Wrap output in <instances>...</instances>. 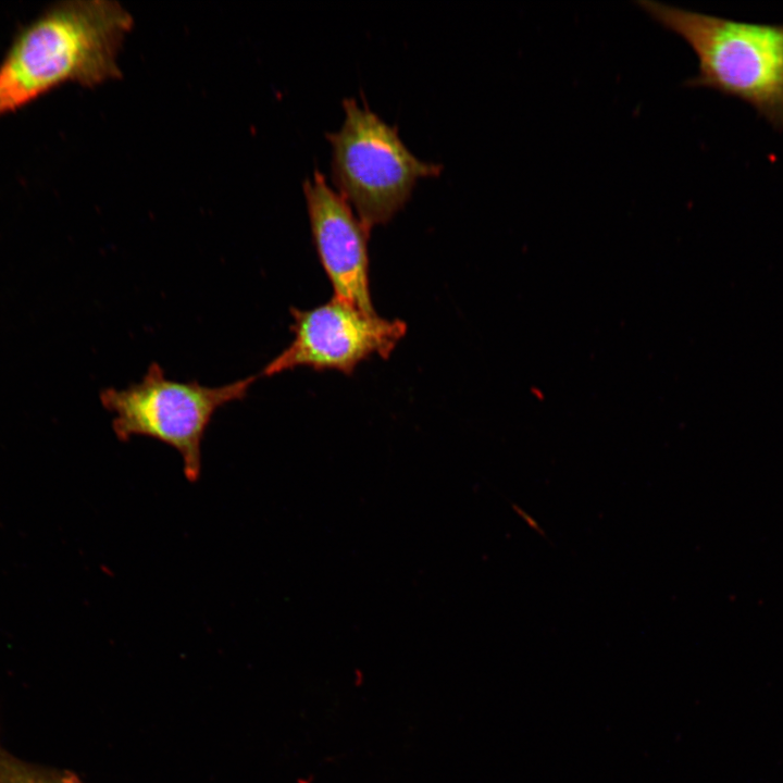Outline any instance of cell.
<instances>
[{
    "label": "cell",
    "instance_id": "5b68a950",
    "mask_svg": "<svg viewBox=\"0 0 783 783\" xmlns=\"http://www.w3.org/2000/svg\"><path fill=\"white\" fill-rule=\"evenodd\" d=\"M291 343L258 374L269 377L299 366L351 375L363 360L390 356L407 325L366 313L333 296L310 310L290 308Z\"/></svg>",
    "mask_w": 783,
    "mask_h": 783
},
{
    "label": "cell",
    "instance_id": "52a82bcc",
    "mask_svg": "<svg viewBox=\"0 0 783 783\" xmlns=\"http://www.w3.org/2000/svg\"><path fill=\"white\" fill-rule=\"evenodd\" d=\"M0 783H69L60 775L29 765L0 749Z\"/></svg>",
    "mask_w": 783,
    "mask_h": 783
},
{
    "label": "cell",
    "instance_id": "7a4b0ae2",
    "mask_svg": "<svg viewBox=\"0 0 783 783\" xmlns=\"http://www.w3.org/2000/svg\"><path fill=\"white\" fill-rule=\"evenodd\" d=\"M636 4L697 57L698 73L685 86L737 98L783 130V24L729 20L657 1Z\"/></svg>",
    "mask_w": 783,
    "mask_h": 783
},
{
    "label": "cell",
    "instance_id": "6da1fadb",
    "mask_svg": "<svg viewBox=\"0 0 783 783\" xmlns=\"http://www.w3.org/2000/svg\"><path fill=\"white\" fill-rule=\"evenodd\" d=\"M133 25L112 0L46 8L17 30L0 62V117L66 83L94 88L120 78L117 57Z\"/></svg>",
    "mask_w": 783,
    "mask_h": 783
},
{
    "label": "cell",
    "instance_id": "277c9868",
    "mask_svg": "<svg viewBox=\"0 0 783 783\" xmlns=\"http://www.w3.org/2000/svg\"><path fill=\"white\" fill-rule=\"evenodd\" d=\"M258 374L221 386L170 380L158 362L142 378L125 388L101 391L103 407L113 414L112 428L121 442L135 436L157 439L174 448L185 476L196 481L201 471V446L214 413L246 398Z\"/></svg>",
    "mask_w": 783,
    "mask_h": 783
},
{
    "label": "cell",
    "instance_id": "8992f818",
    "mask_svg": "<svg viewBox=\"0 0 783 783\" xmlns=\"http://www.w3.org/2000/svg\"><path fill=\"white\" fill-rule=\"evenodd\" d=\"M314 248L334 289V297L375 314L369 285L370 229L351 206L315 170L303 183Z\"/></svg>",
    "mask_w": 783,
    "mask_h": 783
},
{
    "label": "cell",
    "instance_id": "3957f363",
    "mask_svg": "<svg viewBox=\"0 0 783 783\" xmlns=\"http://www.w3.org/2000/svg\"><path fill=\"white\" fill-rule=\"evenodd\" d=\"M343 107L341 127L326 134L332 146V178L371 231L406 204L419 178L437 176L443 166L417 158L397 127L382 120L365 101L360 105L346 98Z\"/></svg>",
    "mask_w": 783,
    "mask_h": 783
}]
</instances>
